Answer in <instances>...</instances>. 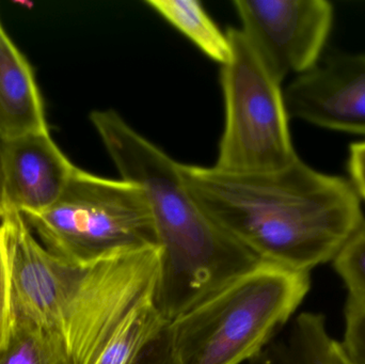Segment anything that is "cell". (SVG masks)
<instances>
[{
	"label": "cell",
	"instance_id": "obj_15",
	"mask_svg": "<svg viewBox=\"0 0 365 364\" xmlns=\"http://www.w3.org/2000/svg\"><path fill=\"white\" fill-rule=\"evenodd\" d=\"M332 261L349 296L365 301V220Z\"/></svg>",
	"mask_w": 365,
	"mask_h": 364
},
{
	"label": "cell",
	"instance_id": "obj_20",
	"mask_svg": "<svg viewBox=\"0 0 365 364\" xmlns=\"http://www.w3.org/2000/svg\"><path fill=\"white\" fill-rule=\"evenodd\" d=\"M4 203H2V169H1V152H0V219L4 216Z\"/></svg>",
	"mask_w": 365,
	"mask_h": 364
},
{
	"label": "cell",
	"instance_id": "obj_13",
	"mask_svg": "<svg viewBox=\"0 0 365 364\" xmlns=\"http://www.w3.org/2000/svg\"><path fill=\"white\" fill-rule=\"evenodd\" d=\"M291 364H354L342 343L332 339L321 314L302 313L292 336Z\"/></svg>",
	"mask_w": 365,
	"mask_h": 364
},
{
	"label": "cell",
	"instance_id": "obj_9",
	"mask_svg": "<svg viewBox=\"0 0 365 364\" xmlns=\"http://www.w3.org/2000/svg\"><path fill=\"white\" fill-rule=\"evenodd\" d=\"M0 152L4 214L27 215L48 209L75 169L48 130L0 140Z\"/></svg>",
	"mask_w": 365,
	"mask_h": 364
},
{
	"label": "cell",
	"instance_id": "obj_16",
	"mask_svg": "<svg viewBox=\"0 0 365 364\" xmlns=\"http://www.w3.org/2000/svg\"><path fill=\"white\" fill-rule=\"evenodd\" d=\"M342 344L354 364H365V301L349 295L345 306Z\"/></svg>",
	"mask_w": 365,
	"mask_h": 364
},
{
	"label": "cell",
	"instance_id": "obj_8",
	"mask_svg": "<svg viewBox=\"0 0 365 364\" xmlns=\"http://www.w3.org/2000/svg\"><path fill=\"white\" fill-rule=\"evenodd\" d=\"M289 119L365 136V53H336L283 91Z\"/></svg>",
	"mask_w": 365,
	"mask_h": 364
},
{
	"label": "cell",
	"instance_id": "obj_7",
	"mask_svg": "<svg viewBox=\"0 0 365 364\" xmlns=\"http://www.w3.org/2000/svg\"><path fill=\"white\" fill-rule=\"evenodd\" d=\"M240 31L268 72L282 83L317 66L334 25L326 0H235Z\"/></svg>",
	"mask_w": 365,
	"mask_h": 364
},
{
	"label": "cell",
	"instance_id": "obj_10",
	"mask_svg": "<svg viewBox=\"0 0 365 364\" xmlns=\"http://www.w3.org/2000/svg\"><path fill=\"white\" fill-rule=\"evenodd\" d=\"M47 130L44 105L31 66L0 21V140Z\"/></svg>",
	"mask_w": 365,
	"mask_h": 364
},
{
	"label": "cell",
	"instance_id": "obj_3",
	"mask_svg": "<svg viewBox=\"0 0 365 364\" xmlns=\"http://www.w3.org/2000/svg\"><path fill=\"white\" fill-rule=\"evenodd\" d=\"M90 121L121 179L138 185L151 207L160 249L154 305L167 322L262 262L195 200L182 179L181 164L119 113L96 110Z\"/></svg>",
	"mask_w": 365,
	"mask_h": 364
},
{
	"label": "cell",
	"instance_id": "obj_1",
	"mask_svg": "<svg viewBox=\"0 0 365 364\" xmlns=\"http://www.w3.org/2000/svg\"><path fill=\"white\" fill-rule=\"evenodd\" d=\"M189 192L236 241L262 261L293 271L332 261L364 222L351 182L299 157L274 172L235 175L181 164Z\"/></svg>",
	"mask_w": 365,
	"mask_h": 364
},
{
	"label": "cell",
	"instance_id": "obj_11",
	"mask_svg": "<svg viewBox=\"0 0 365 364\" xmlns=\"http://www.w3.org/2000/svg\"><path fill=\"white\" fill-rule=\"evenodd\" d=\"M145 4L177 28L206 56L221 66L231 58L227 32H222L197 0H148Z\"/></svg>",
	"mask_w": 365,
	"mask_h": 364
},
{
	"label": "cell",
	"instance_id": "obj_5",
	"mask_svg": "<svg viewBox=\"0 0 365 364\" xmlns=\"http://www.w3.org/2000/svg\"><path fill=\"white\" fill-rule=\"evenodd\" d=\"M23 216L46 250L66 262L85 264L120 252L160 248L151 207L138 185L77 167L53 204Z\"/></svg>",
	"mask_w": 365,
	"mask_h": 364
},
{
	"label": "cell",
	"instance_id": "obj_14",
	"mask_svg": "<svg viewBox=\"0 0 365 364\" xmlns=\"http://www.w3.org/2000/svg\"><path fill=\"white\" fill-rule=\"evenodd\" d=\"M167 323L153 301L145 303L123 323L92 364H130Z\"/></svg>",
	"mask_w": 365,
	"mask_h": 364
},
{
	"label": "cell",
	"instance_id": "obj_6",
	"mask_svg": "<svg viewBox=\"0 0 365 364\" xmlns=\"http://www.w3.org/2000/svg\"><path fill=\"white\" fill-rule=\"evenodd\" d=\"M231 58L221 66L225 121L214 168L235 175L274 172L298 158L279 83L240 28L227 31Z\"/></svg>",
	"mask_w": 365,
	"mask_h": 364
},
{
	"label": "cell",
	"instance_id": "obj_18",
	"mask_svg": "<svg viewBox=\"0 0 365 364\" xmlns=\"http://www.w3.org/2000/svg\"><path fill=\"white\" fill-rule=\"evenodd\" d=\"M13 322L10 265L0 231V352L8 342Z\"/></svg>",
	"mask_w": 365,
	"mask_h": 364
},
{
	"label": "cell",
	"instance_id": "obj_17",
	"mask_svg": "<svg viewBox=\"0 0 365 364\" xmlns=\"http://www.w3.org/2000/svg\"><path fill=\"white\" fill-rule=\"evenodd\" d=\"M130 364H181L169 323L141 348Z\"/></svg>",
	"mask_w": 365,
	"mask_h": 364
},
{
	"label": "cell",
	"instance_id": "obj_12",
	"mask_svg": "<svg viewBox=\"0 0 365 364\" xmlns=\"http://www.w3.org/2000/svg\"><path fill=\"white\" fill-rule=\"evenodd\" d=\"M0 364L73 363L57 333L13 310L12 327L8 342L0 352Z\"/></svg>",
	"mask_w": 365,
	"mask_h": 364
},
{
	"label": "cell",
	"instance_id": "obj_19",
	"mask_svg": "<svg viewBox=\"0 0 365 364\" xmlns=\"http://www.w3.org/2000/svg\"><path fill=\"white\" fill-rule=\"evenodd\" d=\"M349 177L354 189L360 200L365 201V140L353 143L349 147Z\"/></svg>",
	"mask_w": 365,
	"mask_h": 364
},
{
	"label": "cell",
	"instance_id": "obj_4",
	"mask_svg": "<svg viewBox=\"0 0 365 364\" xmlns=\"http://www.w3.org/2000/svg\"><path fill=\"white\" fill-rule=\"evenodd\" d=\"M310 286V273L262 261L169 323L180 363L252 360L295 313Z\"/></svg>",
	"mask_w": 365,
	"mask_h": 364
},
{
	"label": "cell",
	"instance_id": "obj_2",
	"mask_svg": "<svg viewBox=\"0 0 365 364\" xmlns=\"http://www.w3.org/2000/svg\"><path fill=\"white\" fill-rule=\"evenodd\" d=\"M10 265L12 308L57 333L73 364H92L123 323L153 301L160 248L120 252L85 264L51 254L25 218L0 219Z\"/></svg>",
	"mask_w": 365,
	"mask_h": 364
}]
</instances>
